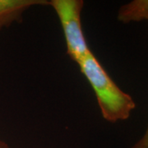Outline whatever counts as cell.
<instances>
[{
    "label": "cell",
    "instance_id": "1",
    "mask_svg": "<svg viewBox=\"0 0 148 148\" xmlns=\"http://www.w3.org/2000/svg\"><path fill=\"white\" fill-rule=\"evenodd\" d=\"M77 65L95 93L103 119L113 123L127 120L136 108L135 101L119 87L92 51Z\"/></svg>",
    "mask_w": 148,
    "mask_h": 148
},
{
    "label": "cell",
    "instance_id": "2",
    "mask_svg": "<svg viewBox=\"0 0 148 148\" xmlns=\"http://www.w3.org/2000/svg\"><path fill=\"white\" fill-rule=\"evenodd\" d=\"M48 5L52 7L59 20L68 55L77 64L91 52L82 24L84 2L82 0H51L49 1Z\"/></svg>",
    "mask_w": 148,
    "mask_h": 148
},
{
    "label": "cell",
    "instance_id": "3",
    "mask_svg": "<svg viewBox=\"0 0 148 148\" xmlns=\"http://www.w3.org/2000/svg\"><path fill=\"white\" fill-rule=\"evenodd\" d=\"M48 3L45 0H0V31L21 21L23 14L31 8L48 5Z\"/></svg>",
    "mask_w": 148,
    "mask_h": 148
},
{
    "label": "cell",
    "instance_id": "4",
    "mask_svg": "<svg viewBox=\"0 0 148 148\" xmlns=\"http://www.w3.org/2000/svg\"><path fill=\"white\" fill-rule=\"evenodd\" d=\"M117 18L123 24L148 21V0H133L122 5L118 11Z\"/></svg>",
    "mask_w": 148,
    "mask_h": 148
},
{
    "label": "cell",
    "instance_id": "5",
    "mask_svg": "<svg viewBox=\"0 0 148 148\" xmlns=\"http://www.w3.org/2000/svg\"><path fill=\"white\" fill-rule=\"evenodd\" d=\"M131 148H148V125L143 137Z\"/></svg>",
    "mask_w": 148,
    "mask_h": 148
},
{
    "label": "cell",
    "instance_id": "6",
    "mask_svg": "<svg viewBox=\"0 0 148 148\" xmlns=\"http://www.w3.org/2000/svg\"><path fill=\"white\" fill-rule=\"evenodd\" d=\"M0 148H10L9 147V146H8V144L7 143H5L4 141H3V140H1L0 139Z\"/></svg>",
    "mask_w": 148,
    "mask_h": 148
}]
</instances>
